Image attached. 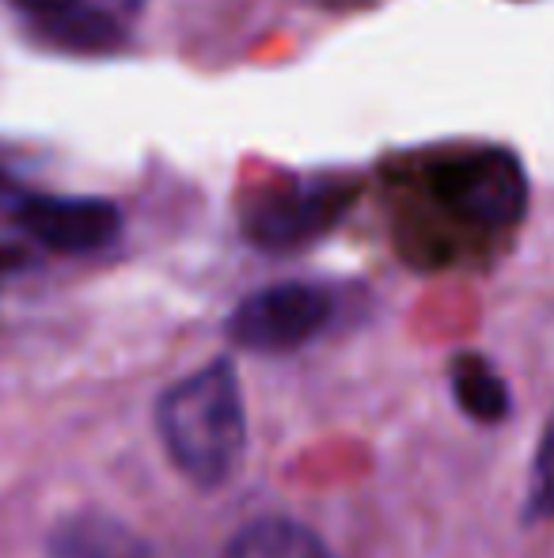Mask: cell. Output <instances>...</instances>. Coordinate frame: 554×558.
<instances>
[{
    "mask_svg": "<svg viewBox=\"0 0 554 558\" xmlns=\"http://www.w3.org/2000/svg\"><path fill=\"white\" fill-rule=\"evenodd\" d=\"M160 437L190 483L221 486L239 468L247 445V414L239 376L229 361L178 380L160 399Z\"/></svg>",
    "mask_w": 554,
    "mask_h": 558,
    "instance_id": "cell-1",
    "label": "cell"
},
{
    "mask_svg": "<svg viewBox=\"0 0 554 558\" xmlns=\"http://www.w3.org/2000/svg\"><path fill=\"white\" fill-rule=\"evenodd\" d=\"M433 194L475 228H509L528 209L525 163L509 148H471L433 168Z\"/></svg>",
    "mask_w": 554,
    "mask_h": 558,
    "instance_id": "cell-2",
    "label": "cell"
},
{
    "mask_svg": "<svg viewBox=\"0 0 554 558\" xmlns=\"http://www.w3.org/2000/svg\"><path fill=\"white\" fill-rule=\"evenodd\" d=\"M349 206V191L338 183H278L259 191L244 206V235L255 247L293 251L323 235Z\"/></svg>",
    "mask_w": 554,
    "mask_h": 558,
    "instance_id": "cell-3",
    "label": "cell"
},
{
    "mask_svg": "<svg viewBox=\"0 0 554 558\" xmlns=\"http://www.w3.org/2000/svg\"><path fill=\"white\" fill-rule=\"evenodd\" d=\"M331 319V296L311 281H281L251 293L229 319V335L259 353H285L316 338Z\"/></svg>",
    "mask_w": 554,
    "mask_h": 558,
    "instance_id": "cell-4",
    "label": "cell"
},
{
    "mask_svg": "<svg viewBox=\"0 0 554 558\" xmlns=\"http://www.w3.org/2000/svg\"><path fill=\"white\" fill-rule=\"evenodd\" d=\"M15 221L30 240L61 255H88L119 240L122 214L103 198H53L30 194L15 209Z\"/></svg>",
    "mask_w": 554,
    "mask_h": 558,
    "instance_id": "cell-5",
    "label": "cell"
},
{
    "mask_svg": "<svg viewBox=\"0 0 554 558\" xmlns=\"http://www.w3.org/2000/svg\"><path fill=\"white\" fill-rule=\"evenodd\" d=\"M53 558H163L148 539H140L122 521L99 513H81L58 524L50 536Z\"/></svg>",
    "mask_w": 554,
    "mask_h": 558,
    "instance_id": "cell-6",
    "label": "cell"
},
{
    "mask_svg": "<svg viewBox=\"0 0 554 558\" xmlns=\"http://www.w3.org/2000/svg\"><path fill=\"white\" fill-rule=\"evenodd\" d=\"M452 391H456L459 411L467 418L482 422V426L502 422L509 414V388L494 373V365L487 357H479V353L456 357V365H452Z\"/></svg>",
    "mask_w": 554,
    "mask_h": 558,
    "instance_id": "cell-7",
    "label": "cell"
},
{
    "mask_svg": "<svg viewBox=\"0 0 554 558\" xmlns=\"http://www.w3.org/2000/svg\"><path fill=\"white\" fill-rule=\"evenodd\" d=\"M221 558H331L304 524L255 521L232 536Z\"/></svg>",
    "mask_w": 554,
    "mask_h": 558,
    "instance_id": "cell-8",
    "label": "cell"
},
{
    "mask_svg": "<svg viewBox=\"0 0 554 558\" xmlns=\"http://www.w3.org/2000/svg\"><path fill=\"white\" fill-rule=\"evenodd\" d=\"M42 35L50 38L61 50H81V53H103L122 46V27L111 20L107 12L88 4H76L69 12L53 15V20H42Z\"/></svg>",
    "mask_w": 554,
    "mask_h": 558,
    "instance_id": "cell-9",
    "label": "cell"
},
{
    "mask_svg": "<svg viewBox=\"0 0 554 558\" xmlns=\"http://www.w3.org/2000/svg\"><path fill=\"white\" fill-rule=\"evenodd\" d=\"M528 517L547 521L554 517V418L535 452V475H532V498H528Z\"/></svg>",
    "mask_w": 554,
    "mask_h": 558,
    "instance_id": "cell-10",
    "label": "cell"
},
{
    "mask_svg": "<svg viewBox=\"0 0 554 558\" xmlns=\"http://www.w3.org/2000/svg\"><path fill=\"white\" fill-rule=\"evenodd\" d=\"M20 8H27L30 15H38V23L42 20H53V15L69 12V8H76L81 0H15Z\"/></svg>",
    "mask_w": 554,
    "mask_h": 558,
    "instance_id": "cell-11",
    "label": "cell"
}]
</instances>
